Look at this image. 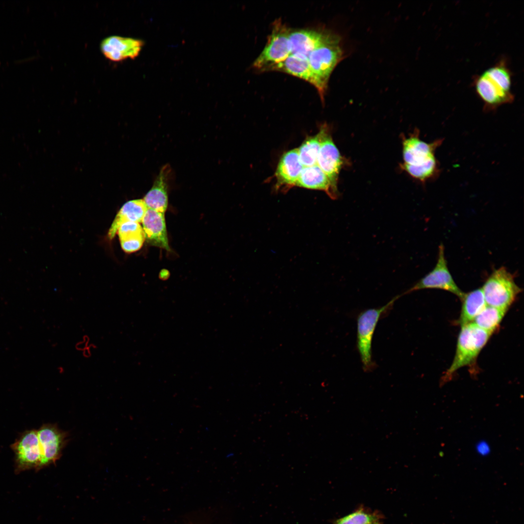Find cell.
Masks as SVG:
<instances>
[{
  "mask_svg": "<svg viewBox=\"0 0 524 524\" xmlns=\"http://www.w3.org/2000/svg\"><path fill=\"white\" fill-rule=\"evenodd\" d=\"M379 512L360 507L353 512L336 520L334 524H381Z\"/></svg>",
  "mask_w": 524,
  "mask_h": 524,
  "instance_id": "cell-24",
  "label": "cell"
},
{
  "mask_svg": "<svg viewBox=\"0 0 524 524\" xmlns=\"http://www.w3.org/2000/svg\"><path fill=\"white\" fill-rule=\"evenodd\" d=\"M117 232L121 246L127 253L138 250L145 240L143 228L138 222H125L120 226Z\"/></svg>",
  "mask_w": 524,
  "mask_h": 524,
  "instance_id": "cell-21",
  "label": "cell"
},
{
  "mask_svg": "<svg viewBox=\"0 0 524 524\" xmlns=\"http://www.w3.org/2000/svg\"><path fill=\"white\" fill-rule=\"evenodd\" d=\"M400 296L396 295L385 305L364 310L358 315L356 345L362 369L365 372H371L377 367L373 359L372 345L377 324L380 318L391 310L395 301Z\"/></svg>",
  "mask_w": 524,
  "mask_h": 524,
  "instance_id": "cell-4",
  "label": "cell"
},
{
  "mask_svg": "<svg viewBox=\"0 0 524 524\" xmlns=\"http://www.w3.org/2000/svg\"><path fill=\"white\" fill-rule=\"evenodd\" d=\"M425 289H437L448 291L458 297L460 299L464 295V293L457 285L448 269L443 244H440L439 246L437 261L433 269L400 295Z\"/></svg>",
  "mask_w": 524,
  "mask_h": 524,
  "instance_id": "cell-8",
  "label": "cell"
},
{
  "mask_svg": "<svg viewBox=\"0 0 524 524\" xmlns=\"http://www.w3.org/2000/svg\"><path fill=\"white\" fill-rule=\"evenodd\" d=\"M476 450L480 455L485 456L489 454L490 449L489 444L486 442H481L477 444Z\"/></svg>",
  "mask_w": 524,
  "mask_h": 524,
  "instance_id": "cell-25",
  "label": "cell"
},
{
  "mask_svg": "<svg viewBox=\"0 0 524 524\" xmlns=\"http://www.w3.org/2000/svg\"><path fill=\"white\" fill-rule=\"evenodd\" d=\"M37 431L42 453L41 468L60 457L66 442V434L54 425H43Z\"/></svg>",
  "mask_w": 524,
  "mask_h": 524,
  "instance_id": "cell-12",
  "label": "cell"
},
{
  "mask_svg": "<svg viewBox=\"0 0 524 524\" xmlns=\"http://www.w3.org/2000/svg\"><path fill=\"white\" fill-rule=\"evenodd\" d=\"M295 186L324 191L333 199L338 196V189L333 186L327 175L316 164L303 167Z\"/></svg>",
  "mask_w": 524,
  "mask_h": 524,
  "instance_id": "cell-17",
  "label": "cell"
},
{
  "mask_svg": "<svg viewBox=\"0 0 524 524\" xmlns=\"http://www.w3.org/2000/svg\"><path fill=\"white\" fill-rule=\"evenodd\" d=\"M89 341V338L87 335H84L83 337V340L77 343L75 346L76 348L78 350L83 351L88 347Z\"/></svg>",
  "mask_w": 524,
  "mask_h": 524,
  "instance_id": "cell-26",
  "label": "cell"
},
{
  "mask_svg": "<svg viewBox=\"0 0 524 524\" xmlns=\"http://www.w3.org/2000/svg\"><path fill=\"white\" fill-rule=\"evenodd\" d=\"M171 173V168L168 164L161 168L151 188L144 197L147 209L164 213L168 205L167 189Z\"/></svg>",
  "mask_w": 524,
  "mask_h": 524,
  "instance_id": "cell-15",
  "label": "cell"
},
{
  "mask_svg": "<svg viewBox=\"0 0 524 524\" xmlns=\"http://www.w3.org/2000/svg\"><path fill=\"white\" fill-rule=\"evenodd\" d=\"M514 278L504 266L494 269L481 288L487 305L508 311L522 291Z\"/></svg>",
  "mask_w": 524,
  "mask_h": 524,
  "instance_id": "cell-6",
  "label": "cell"
},
{
  "mask_svg": "<svg viewBox=\"0 0 524 524\" xmlns=\"http://www.w3.org/2000/svg\"><path fill=\"white\" fill-rule=\"evenodd\" d=\"M507 310L487 306L475 317L472 323L492 334L499 326Z\"/></svg>",
  "mask_w": 524,
  "mask_h": 524,
  "instance_id": "cell-23",
  "label": "cell"
},
{
  "mask_svg": "<svg viewBox=\"0 0 524 524\" xmlns=\"http://www.w3.org/2000/svg\"><path fill=\"white\" fill-rule=\"evenodd\" d=\"M491 335L472 322L461 326L455 355L442 381L446 382L458 369L473 363Z\"/></svg>",
  "mask_w": 524,
  "mask_h": 524,
  "instance_id": "cell-3",
  "label": "cell"
},
{
  "mask_svg": "<svg viewBox=\"0 0 524 524\" xmlns=\"http://www.w3.org/2000/svg\"><path fill=\"white\" fill-rule=\"evenodd\" d=\"M334 33L323 29L291 30L289 35L291 54L308 59L312 51L328 40Z\"/></svg>",
  "mask_w": 524,
  "mask_h": 524,
  "instance_id": "cell-10",
  "label": "cell"
},
{
  "mask_svg": "<svg viewBox=\"0 0 524 524\" xmlns=\"http://www.w3.org/2000/svg\"><path fill=\"white\" fill-rule=\"evenodd\" d=\"M15 453L16 474L41 469L42 453L37 430L23 432L11 445Z\"/></svg>",
  "mask_w": 524,
  "mask_h": 524,
  "instance_id": "cell-9",
  "label": "cell"
},
{
  "mask_svg": "<svg viewBox=\"0 0 524 524\" xmlns=\"http://www.w3.org/2000/svg\"><path fill=\"white\" fill-rule=\"evenodd\" d=\"M442 141L441 139L426 142L420 139L418 132L405 139L403 143L404 170L412 178L423 182L435 178L440 169L435 152Z\"/></svg>",
  "mask_w": 524,
  "mask_h": 524,
  "instance_id": "cell-2",
  "label": "cell"
},
{
  "mask_svg": "<svg viewBox=\"0 0 524 524\" xmlns=\"http://www.w3.org/2000/svg\"><path fill=\"white\" fill-rule=\"evenodd\" d=\"M303 167L299 160L297 148L285 152L281 157L276 169L277 186H295Z\"/></svg>",
  "mask_w": 524,
  "mask_h": 524,
  "instance_id": "cell-16",
  "label": "cell"
},
{
  "mask_svg": "<svg viewBox=\"0 0 524 524\" xmlns=\"http://www.w3.org/2000/svg\"><path fill=\"white\" fill-rule=\"evenodd\" d=\"M460 300L461 310L457 322L460 326L472 323L487 306L481 288L464 293Z\"/></svg>",
  "mask_w": 524,
  "mask_h": 524,
  "instance_id": "cell-20",
  "label": "cell"
},
{
  "mask_svg": "<svg viewBox=\"0 0 524 524\" xmlns=\"http://www.w3.org/2000/svg\"><path fill=\"white\" fill-rule=\"evenodd\" d=\"M343 162L340 152L328 131L321 143L316 165L327 175L337 189V181Z\"/></svg>",
  "mask_w": 524,
  "mask_h": 524,
  "instance_id": "cell-13",
  "label": "cell"
},
{
  "mask_svg": "<svg viewBox=\"0 0 524 524\" xmlns=\"http://www.w3.org/2000/svg\"><path fill=\"white\" fill-rule=\"evenodd\" d=\"M342 39L334 33L328 40L315 49L309 54L308 60L319 85V95L323 102L332 71L344 57Z\"/></svg>",
  "mask_w": 524,
  "mask_h": 524,
  "instance_id": "cell-5",
  "label": "cell"
},
{
  "mask_svg": "<svg viewBox=\"0 0 524 524\" xmlns=\"http://www.w3.org/2000/svg\"><path fill=\"white\" fill-rule=\"evenodd\" d=\"M327 131L326 127L322 128L316 135L307 138L297 148L300 161L304 167L316 164L321 143Z\"/></svg>",
  "mask_w": 524,
  "mask_h": 524,
  "instance_id": "cell-22",
  "label": "cell"
},
{
  "mask_svg": "<svg viewBox=\"0 0 524 524\" xmlns=\"http://www.w3.org/2000/svg\"><path fill=\"white\" fill-rule=\"evenodd\" d=\"M147 208L141 199L131 200L120 208L109 229L108 236L113 239L120 226L126 222H141Z\"/></svg>",
  "mask_w": 524,
  "mask_h": 524,
  "instance_id": "cell-19",
  "label": "cell"
},
{
  "mask_svg": "<svg viewBox=\"0 0 524 524\" xmlns=\"http://www.w3.org/2000/svg\"><path fill=\"white\" fill-rule=\"evenodd\" d=\"M141 222L147 242L170 251L164 213L147 209Z\"/></svg>",
  "mask_w": 524,
  "mask_h": 524,
  "instance_id": "cell-14",
  "label": "cell"
},
{
  "mask_svg": "<svg viewBox=\"0 0 524 524\" xmlns=\"http://www.w3.org/2000/svg\"><path fill=\"white\" fill-rule=\"evenodd\" d=\"M474 86L486 111L511 103L514 99L511 91L512 73L504 59L476 76Z\"/></svg>",
  "mask_w": 524,
  "mask_h": 524,
  "instance_id": "cell-1",
  "label": "cell"
},
{
  "mask_svg": "<svg viewBox=\"0 0 524 524\" xmlns=\"http://www.w3.org/2000/svg\"><path fill=\"white\" fill-rule=\"evenodd\" d=\"M278 70L302 79L313 85L320 92L319 82L312 71L308 59L290 54L285 60L274 66L271 70Z\"/></svg>",
  "mask_w": 524,
  "mask_h": 524,
  "instance_id": "cell-18",
  "label": "cell"
},
{
  "mask_svg": "<svg viewBox=\"0 0 524 524\" xmlns=\"http://www.w3.org/2000/svg\"><path fill=\"white\" fill-rule=\"evenodd\" d=\"M291 30L280 19L275 21L264 49L254 61L257 70H269L290 54L289 35Z\"/></svg>",
  "mask_w": 524,
  "mask_h": 524,
  "instance_id": "cell-7",
  "label": "cell"
},
{
  "mask_svg": "<svg viewBox=\"0 0 524 524\" xmlns=\"http://www.w3.org/2000/svg\"><path fill=\"white\" fill-rule=\"evenodd\" d=\"M143 45V41L139 39L111 35L101 41L100 48L106 58L118 62L136 58Z\"/></svg>",
  "mask_w": 524,
  "mask_h": 524,
  "instance_id": "cell-11",
  "label": "cell"
},
{
  "mask_svg": "<svg viewBox=\"0 0 524 524\" xmlns=\"http://www.w3.org/2000/svg\"><path fill=\"white\" fill-rule=\"evenodd\" d=\"M83 355L85 358H89L91 355V352L90 347L88 346L85 348L83 351Z\"/></svg>",
  "mask_w": 524,
  "mask_h": 524,
  "instance_id": "cell-27",
  "label": "cell"
}]
</instances>
